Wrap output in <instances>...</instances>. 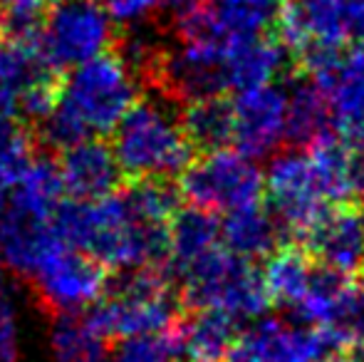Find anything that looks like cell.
<instances>
[{"label": "cell", "instance_id": "6da1fadb", "mask_svg": "<svg viewBox=\"0 0 364 362\" xmlns=\"http://www.w3.org/2000/svg\"><path fill=\"white\" fill-rule=\"evenodd\" d=\"M112 151L127 179H176L196 151L166 97H144L112 129Z\"/></svg>", "mask_w": 364, "mask_h": 362}, {"label": "cell", "instance_id": "7a4b0ae2", "mask_svg": "<svg viewBox=\"0 0 364 362\" xmlns=\"http://www.w3.org/2000/svg\"><path fill=\"white\" fill-rule=\"evenodd\" d=\"M107 340L161 333L176 325L178 298L161 268H132L107 275L102 298L87 310Z\"/></svg>", "mask_w": 364, "mask_h": 362}, {"label": "cell", "instance_id": "3957f363", "mask_svg": "<svg viewBox=\"0 0 364 362\" xmlns=\"http://www.w3.org/2000/svg\"><path fill=\"white\" fill-rule=\"evenodd\" d=\"M139 78L114 53L70 68L60 80L58 105L82 127L87 137H109L129 107L139 100Z\"/></svg>", "mask_w": 364, "mask_h": 362}, {"label": "cell", "instance_id": "277c9868", "mask_svg": "<svg viewBox=\"0 0 364 362\" xmlns=\"http://www.w3.org/2000/svg\"><path fill=\"white\" fill-rule=\"evenodd\" d=\"M181 303L191 310L211 308L235 318L240 325L268 313L270 295L253 261L216 246L176 278Z\"/></svg>", "mask_w": 364, "mask_h": 362}, {"label": "cell", "instance_id": "5b68a950", "mask_svg": "<svg viewBox=\"0 0 364 362\" xmlns=\"http://www.w3.org/2000/svg\"><path fill=\"white\" fill-rule=\"evenodd\" d=\"M178 193L191 206L211 213H228L258 203L263 196V169L258 161L238 149L193 154L186 169L178 174Z\"/></svg>", "mask_w": 364, "mask_h": 362}, {"label": "cell", "instance_id": "8992f818", "mask_svg": "<svg viewBox=\"0 0 364 362\" xmlns=\"http://www.w3.org/2000/svg\"><path fill=\"white\" fill-rule=\"evenodd\" d=\"M117 30L100 0H55L43 13L38 50L60 73L112 50Z\"/></svg>", "mask_w": 364, "mask_h": 362}, {"label": "cell", "instance_id": "52a82bcc", "mask_svg": "<svg viewBox=\"0 0 364 362\" xmlns=\"http://www.w3.org/2000/svg\"><path fill=\"white\" fill-rule=\"evenodd\" d=\"M263 193L268 198V211L280 228L297 236H302L327 208L335 206L307 149L300 147L275 151L268 169L263 171Z\"/></svg>", "mask_w": 364, "mask_h": 362}, {"label": "cell", "instance_id": "ba28073f", "mask_svg": "<svg viewBox=\"0 0 364 362\" xmlns=\"http://www.w3.org/2000/svg\"><path fill=\"white\" fill-rule=\"evenodd\" d=\"M33 285L48 310L77 313L102 298L107 285V268L87 253L55 243L33 271Z\"/></svg>", "mask_w": 364, "mask_h": 362}, {"label": "cell", "instance_id": "9c48e42d", "mask_svg": "<svg viewBox=\"0 0 364 362\" xmlns=\"http://www.w3.org/2000/svg\"><path fill=\"white\" fill-rule=\"evenodd\" d=\"M332 343L320 328L297 318L260 315L238 330L225 362H320L332 353Z\"/></svg>", "mask_w": 364, "mask_h": 362}, {"label": "cell", "instance_id": "30bf717a", "mask_svg": "<svg viewBox=\"0 0 364 362\" xmlns=\"http://www.w3.org/2000/svg\"><path fill=\"white\" fill-rule=\"evenodd\" d=\"M302 238L307 256L320 268L350 278L364 273V203H335Z\"/></svg>", "mask_w": 364, "mask_h": 362}, {"label": "cell", "instance_id": "8fae6325", "mask_svg": "<svg viewBox=\"0 0 364 362\" xmlns=\"http://www.w3.org/2000/svg\"><path fill=\"white\" fill-rule=\"evenodd\" d=\"M233 142L240 154L265 159L285 144V87L270 82L240 90L230 100Z\"/></svg>", "mask_w": 364, "mask_h": 362}, {"label": "cell", "instance_id": "7c38bea8", "mask_svg": "<svg viewBox=\"0 0 364 362\" xmlns=\"http://www.w3.org/2000/svg\"><path fill=\"white\" fill-rule=\"evenodd\" d=\"M307 78L325 92L332 132L347 147L364 151V53L342 50L325 70Z\"/></svg>", "mask_w": 364, "mask_h": 362}, {"label": "cell", "instance_id": "4fadbf2b", "mask_svg": "<svg viewBox=\"0 0 364 362\" xmlns=\"http://www.w3.org/2000/svg\"><path fill=\"white\" fill-rule=\"evenodd\" d=\"M58 169L65 193H70V198H82V201H97V198L109 196L127 181L112 151V144L102 137H87L63 149Z\"/></svg>", "mask_w": 364, "mask_h": 362}, {"label": "cell", "instance_id": "5bb4252c", "mask_svg": "<svg viewBox=\"0 0 364 362\" xmlns=\"http://www.w3.org/2000/svg\"><path fill=\"white\" fill-rule=\"evenodd\" d=\"M273 20L278 43L295 55L310 45L345 48L347 43L340 0H283Z\"/></svg>", "mask_w": 364, "mask_h": 362}, {"label": "cell", "instance_id": "9a60e30c", "mask_svg": "<svg viewBox=\"0 0 364 362\" xmlns=\"http://www.w3.org/2000/svg\"><path fill=\"white\" fill-rule=\"evenodd\" d=\"M288 68V50L265 33L235 35L223 48L225 92L270 85Z\"/></svg>", "mask_w": 364, "mask_h": 362}, {"label": "cell", "instance_id": "2e32d148", "mask_svg": "<svg viewBox=\"0 0 364 362\" xmlns=\"http://www.w3.org/2000/svg\"><path fill=\"white\" fill-rule=\"evenodd\" d=\"M58 243L50 218L18 211L5 203L0 208V256L3 266L30 278L43 256Z\"/></svg>", "mask_w": 364, "mask_h": 362}, {"label": "cell", "instance_id": "e0dca14e", "mask_svg": "<svg viewBox=\"0 0 364 362\" xmlns=\"http://www.w3.org/2000/svg\"><path fill=\"white\" fill-rule=\"evenodd\" d=\"M216 246H220V221L216 213L196 206H178L166 228V261L161 271L176 280L191 263Z\"/></svg>", "mask_w": 364, "mask_h": 362}, {"label": "cell", "instance_id": "ac0fdd59", "mask_svg": "<svg viewBox=\"0 0 364 362\" xmlns=\"http://www.w3.org/2000/svg\"><path fill=\"white\" fill-rule=\"evenodd\" d=\"M220 221V246L230 253L245 258V261H258L265 258L280 246L283 228L275 221V216L265 206L250 203V206L235 208L223 213Z\"/></svg>", "mask_w": 364, "mask_h": 362}, {"label": "cell", "instance_id": "d6986e66", "mask_svg": "<svg viewBox=\"0 0 364 362\" xmlns=\"http://www.w3.org/2000/svg\"><path fill=\"white\" fill-rule=\"evenodd\" d=\"M327 132H332V119L325 92L312 78L300 75L285 87V142L305 149Z\"/></svg>", "mask_w": 364, "mask_h": 362}, {"label": "cell", "instance_id": "ffe728a7", "mask_svg": "<svg viewBox=\"0 0 364 362\" xmlns=\"http://www.w3.org/2000/svg\"><path fill=\"white\" fill-rule=\"evenodd\" d=\"M178 124L193 151H216L233 142V110L223 95L186 102L178 110Z\"/></svg>", "mask_w": 364, "mask_h": 362}, {"label": "cell", "instance_id": "44dd1931", "mask_svg": "<svg viewBox=\"0 0 364 362\" xmlns=\"http://www.w3.org/2000/svg\"><path fill=\"white\" fill-rule=\"evenodd\" d=\"M109 340L85 310L58 313L50 325V355L55 362H109Z\"/></svg>", "mask_w": 364, "mask_h": 362}, {"label": "cell", "instance_id": "7402d4cb", "mask_svg": "<svg viewBox=\"0 0 364 362\" xmlns=\"http://www.w3.org/2000/svg\"><path fill=\"white\" fill-rule=\"evenodd\" d=\"M178 338H181L183 353H188L193 360L220 362L228 355L235 335L240 330V323L230 315L211 308H198L176 325Z\"/></svg>", "mask_w": 364, "mask_h": 362}, {"label": "cell", "instance_id": "603a6c76", "mask_svg": "<svg viewBox=\"0 0 364 362\" xmlns=\"http://www.w3.org/2000/svg\"><path fill=\"white\" fill-rule=\"evenodd\" d=\"M265 258L268 261H265L260 275H263L270 303L295 310L310 285L312 273H315L312 258L307 256L305 248L297 246H278Z\"/></svg>", "mask_w": 364, "mask_h": 362}, {"label": "cell", "instance_id": "cb8c5ba5", "mask_svg": "<svg viewBox=\"0 0 364 362\" xmlns=\"http://www.w3.org/2000/svg\"><path fill=\"white\" fill-rule=\"evenodd\" d=\"M65 198V186L60 179L58 161L48 156H35L28 169L20 174V179L10 186L8 206L18 211L33 213V216L53 218L58 203Z\"/></svg>", "mask_w": 364, "mask_h": 362}, {"label": "cell", "instance_id": "d4e9b609", "mask_svg": "<svg viewBox=\"0 0 364 362\" xmlns=\"http://www.w3.org/2000/svg\"><path fill=\"white\" fill-rule=\"evenodd\" d=\"M332 348L357 350L364 345V280L352 278L330 323L322 328Z\"/></svg>", "mask_w": 364, "mask_h": 362}, {"label": "cell", "instance_id": "484cf974", "mask_svg": "<svg viewBox=\"0 0 364 362\" xmlns=\"http://www.w3.org/2000/svg\"><path fill=\"white\" fill-rule=\"evenodd\" d=\"M35 159V134L18 117L0 119V186L8 188L20 179Z\"/></svg>", "mask_w": 364, "mask_h": 362}, {"label": "cell", "instance_id": "4316f807", "mask_svg": "<svg viewBox=\"0 0 364 362\" xmlns=\"http://www.w3.org/2000/svg\"><path fill=\"white\" fill-rule=\"evenodd\" d=\"M183 353L176 325L161 333L119 338L109 353V362H176Z\"/></svg>", "mask_w": 364, "mask_h": 362}, {"label": "cell", "instance_id": "83f0119b", "mask_svg": "<svg viewBox=\"0 0 364 362\" xmlns=\"http://www.w3.org/2000/svg\"><path fill=\"white\" fill-rule=\"evenodd\" d=\"M20 358V328L18 310L5 288L0 285V362H18Z\"/></svg>", "mask_w": 364, "mask_h": 362}, {"label": "cell", "instance_id": "f1b7e54d", "mask_svg": "<svg viewBox=\"0 0 364 362\" xmlns=\"http://www.w3.org/2000/svg\"><path fill=\"white\" fill-rule=\"evenodd\" d=\"M100 5L107 10L112 23L124 28V25L151 20V15L161 8V0H100Z\"/></svg>", "mask_w": 364, "mask_h": 362}, {"label": "cell", "instance_id": "f546056e", "mask_svg": "<svg viewBox=\"0 0 364 362\" xmlns=\"http://www.w3.org/2000/svg\"><path fill=\"white\" fill-rule=\"evenodd\" d=\"M340 13L347 40L364 43V0H340Z\"/></svg>", "mask_w": 364, "mask_h": 362}, {"label": "cell", "instance_id": "4dcf8cb0", "mask_svg": "<svg viewBox=\"0 0 364 362\" xmlns=\"http://www.w3.org/2000/svg\"><path fill=\"white\" fill-rule=\"evenodd\" d=\"M206 3L208 0H161V8L171 15V20H176V18H181V15L193 13V10H198Z\"/></svg>", "mask_w": 364, "mask_h": 362}, {"label": "cell", "instance_id": "1f68e13d", "mask_svg": "<svg viewBox=\"0 0 364 362\" xmlns=\"http://www.w3.org/2000/svg\"><path fill=\"white\" fill-rule=\"evenodd\" d=\"M223 3L240 5V8L255 10V13H260V15H268V18H273V15H275V10H278V5L283 3V0H223Z\"/></svg>", "mask_w": 364, "mask_h": 362}, {"label": "cell", "instance_id": "d6a6232c", "mask_svg": "<svg viewBox=\"0 0 364 362\" xmlns=\"http://www.w3.org/2000/svg\"><path fill=\"white\" fill-rule=\"evenodd\" d=\"M3 117H15V100L8 90L0 85V119Z\"/></svg>", "mask_w": 364, "mask_h": 362}, {"label": "cell", "instance_id": "836d02e7", "mask_svg": "<svg viewBox=\"0 0 364 362\" xmlns=\"http://www.w3.org/2000/svg\"><path fill=\"white\" fill-rule=\"evenodd\" d=\"M320 362H355L350 358V355H342V353H330V355H325Z\"/></svg>", "mask_w": 364, "mask_h": 362}, {"label": "cell", "instance_id": "e575fe53", "mask_svg": "<svg viewBox=\"0 0 364 362\" xmlns=\"http://www.w3.org/2000/svg\"><path fill=\"white\" fill-rule=\"evenodd\" d=\"M5 201H8V188H3V186H0V208L5 206Z\"/></svg>", "mask_w": 364, "mask_h": 362}, {"label": "cell", "instance_id": "d590c367", "mask_svg": "<svg viewBox=\"0 0 364 362\" xmlns=\"http://www.w3.org/2000/svg\"><path fill=\"white\" fill-rule=\"evenodd\" d=\"M352 360H355V362H364V345H362V348H357V355Z\"/></svg>", "mask_w": 364, "mask_h": 362}, {"label": "cell", "instance_id": "8d00e7d4", "mask_svg": "<svg viewBox=\"0 0 364 362\" xmlns=\"http://www.w3.org/2000/svg\"><path fill=\"white\" fill-rule=\"evenodd\" d=\"M0 285H3V256H0Z\"/></svg>", "mask_w": 364, "mask_h": 362}, {"label": "cell", "instance_id": "74e56055", "mask_svg": "<svg viewBox=\"0 0 364 362\" xmlns=\"http://www.w3.org/2000/svg\"><path fill=\"white\" fill-rule=\"evenodd\" d=\"M188 362H206V360H193V358H191V360H188Z\"/></svg>", "mask_w": 364, "mask_h": 362}]
</instances>
